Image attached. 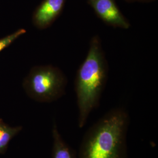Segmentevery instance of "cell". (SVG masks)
Returning <instances> with one entry per match:
<instances>
[{"label": "cell", "mask_w": 158, "mask_h": 158, "mask_svg": "<svg viewBox=\"0 0 158 158\" xmlns=\"http://www.w3.org/2000/svg\"><path fill=\"white\" fill-rule=\"evenodd\" d=\"M108 70L102 40L96 35L91 39L87 55L78 69L74 80L80 128L84 127L90 113L99 106L107 81Z\"/></svg>", "instance_id": "1"}, {"label": "cell", "mask_w": 158, "mask_h": 158, "mask_svg": "<svg viewBox=\"0 0 158 158\" xmlns=\"http://www.w3.org/2000/svg\"><path fill=\"white\" fill-rule=\"evenodd\" d=\"M129 122V115L124 108L109 111L87 131L78 158H127Z\"/></svg>", "instance_id": "2"}, {"label": "cell", "mask_w": 158, "mask_h": 158, "mask_svg": "<svg viewBox=\"0 0 158 158\" xmlns=\"http://www.w3.org/2000/svg\"><path fill=\"white\" fill-rule=\"evenodd\" d=\"M68 78L62 70L51 64L36 66L24 79L23 87L28 96L36 102H50L66 94Z\"/></svg>", "instance_id": "3"}, {"label": "cell", "mask_w": 158, "mask_h": 158, "mask_svg": "<svg viewBox=\"0 0 158 158\" xmlns=\"http://www.w3.org/2000/svg\"><path fill=\"white\" fill-rule=\"evenodd\" d=\"M98 18L114 28L128 29L129 21L120 11L115 0H87Z\"/></svg>", "instance_id": "4"}, {"label": "cell", "mask_w": 158, "mask_h": 158, "mask_svg": "<svg viewBox=\"0 0 158 158\" xmlns=\"http://www.w3.org/2000/svg\"><path fill=\"white\" fill-rule=\"evenodd\" d=\"M66 0H43L34 10L32 21L40 30L48 28L62 14Z\"/></svg>", "instance_id": "5"}, {"label": "cell", "mask_w": 158, "mask_h": 158, "mask_svg": "<svg viewBox=\"0 0 158 158\" xmlns=\"http://www.w3.org/2000/svg\"><path fill=\"white\" fill-rule=\"evenodd\" d=\"M52 135V158H77L73 149L63 140L56 124L53 125Z\"/></svg>", "instance_id": "6"}, {"label": "cell", "mask_w": 158, "mask_h": 158, "mask_svg": "<svg viewBox=\"0 0 158 158\" xmlns=\"http://www.w3.org/2000/svg\"><path fill=\"white\" fill-rule=\"evenodd\" d=\"M21 129V127H11L0 119V153L6 150L12 138Z\"/></svg>", "instance_id": "7"}, {"label": "cell", "mask_w": 158, "mask_h": 158, "mask_svg": "<svg viewBox=\"0 0 158 158\" xmlns=\"http://www.w3.org/2000/svg\"><path fill=\"white\" fill-rule=\"evenodd\" d=\"M27 32L26 29L21 28L17 30L15 32L12 34L8 35L5 37L0 39V52H1L4 49L7 47L11 45L15 40H17L19 37L25 34Z\"/></svg>", "instance_id": "8"}, {"label": "cell", "mask_w": 158, "mask_h": 158, "mask_svg": "<svg viewBox=\"0 0 158 158\" xmlns=\"http://www.w3.org/2000/svg\"><path fill=\"white\" fill-rule=\"evenodd\" d=\"M125 1L128 2H153L155 0H125Z\"/></svg>", "instance_id": "9"}]
</instances>
